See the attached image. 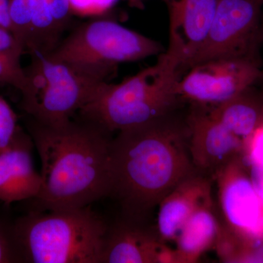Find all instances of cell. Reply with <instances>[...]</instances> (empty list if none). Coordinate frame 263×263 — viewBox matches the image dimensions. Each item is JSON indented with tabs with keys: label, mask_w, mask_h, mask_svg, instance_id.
Instances as JSON below:
<instances>
[{
	"label": "cell",
	"mask_w": 263,
	"mask_h": 263,
	"mask_svg": "<svg viewBox=\"0 0 263 263\" xmlns=\"http://www.w3.org/2000/svg\"><path fill=\"white\" fill-rule=\"evenodd\" d=\"M185 106L112 138L108 197L117 200L124 219L146 223L164 197L196 172Z\"/></svg>",
	"instance_id": "1"
},
{
	"label": "cell",
	"mask_w": 263,
	"mask_h": 263,
	"mask_svg": "<svg viewBox=\"0 0 263 263\" xmlns=\"http://www.w3.org/2000/svg\"><path fill=\"white\" fill-rule=\"evenodd\" d=\"M41 158V193L29 210H65L89 206L108 197L112 133L76 116L60 125L25 119Z\"/></svg>",
	"instance_id": "2"
},
{
	"label": "cell",
	"mask_w": 263,
	"mask_h": 263,
	"mask_svg": "<svg viewBox=\"0 0 263 263\" xmlns=\"http://www.w3.org/2000/svg\"><path fill=\"white\" fill-rule=\"evenodd\" d=\"M181 76L177 59L164 51L119 84L100 82L78 115L110 133L155 120L187 105L176 92Z\"/></svg>",
	"instance_id": "3"
},
{
	"label": "cell",
	"mask_w": 263,
	"mask_h": 263,
	"mask_svg": "<svg viewBox=\"0 0 263 263\" xmlns=\"http://www.w3.org/2000/svg\"><path fill=\"white\" fill-rule=\"evenodd\" d=\"M24 263H101L108 224L89 206L15 219Z\"/></svg>",
	"instance_id": "4"
},
{
	"label": "cell",
	"mask_w": 263,
	"mask_h": 263,
	"mask_svg": "<svg viewBox=\"0 0 263 263\" xmlns=\"http://www.w3.org/2000/svg\"><path fill=\"white\" fill-rule=\"evenodd\" d=\"M164 51L158 41L103 18L78 26L46 54L90 79L108 82L122 64L141 61Z\"/></svg>",
	"instance_id": "5"
},
{
	"label": "cell",
	"mask_w": 263,
	"mask_h": 263,
	"mask_svg": "<svg viewBox=\"0 0 263 263\" xmlns=\"http://www.w3.org/2000/svg\"><path fill=\"white\" fill-rule=\"evenodd\" d=\"M20 93L26 115L46 125H60L75 118L88 103L100 82L82 75L46 53L29 52Z\"/></svg>",
	"instance_id": "6"
},
{
	"label": "cell",
	"mask_w": 263,
	"mask_h": 263,
	"mask_svg": "<svg viewBox=\"0 0 263 263\" xmlns=\"http://www.w3.org/2000/svg\"><path fill=\"white\" fill-rule=\"evenodd\" d=\"M262 12L263 0H219L206 39L186 70L216 59L252 58L261 61Z\"/></svg>",
	"instance_id": "7"
},
{
	"label": "cell",
	"mask_w": 263,
	"mask_h": 263,
	"mask_svg": "<svg viewBox=\"0 0 263 263\" xmlns=\"http://www.w3.org/2000/svg\"><path fill=\"white\" fill-rule=\"evenodd\" d=\"M262 76L260 60L221 58L192 66L179 78L176 92L187 105L218 106L257 84Z\"/></svg>",
	"instance_id": "8"
},
{
	"label": "cell",
	"mask_w": 263,
	"mask_h": 263,
	"mask_svg": "<svg viewBox=\"0 0 263 263\" xmlns=\"http://www.w3.org/2000/svg\"><path fill=\"white\" fill-rule=\"evenodd\" d=\"M224 228L234 234L263 240V205L240 155L214 174Z\"/></svg>",
	"instance_id": "9"
},
{
	"label": "cell",
	"mask_w": 263,
	"mask_h": 263,
	"mask_svg": "<svg viewBox=\"0 0 263 263\" xmlns=\"http://www.w3.org/2000/svg\"><path fill=\"white\" fill-rule=\"evenodd\" d=\"M188 105L192 162L198 172L214 176L217 170L240 155L245 143L216 119L208 107Z\"/></svg>",
	"instance_id": "10"
},
{
	"label": "cell",
	"mask_w": 263,
	"mask_h": 263,
	"mask_svg": "<svg viewBox=\"0 0 263 263\" xmlns=\"http://www.w3.org/2000/svg\"><path fill=\"white\" fill-rule=\"evenodd\" d=\"M219 0H171L165 51L177 59L181 75L205 42Z\"/></svg>",
	"instance_id": "11"
},
{
	"label": "cell",
	"mask_w": 263,
	"mask_h": 263,
	"mask_svg": "<svg viewBox=\"0 0 263 263\" xmlns=\"http://www.w3.org/2000/svg\"><path fill=\"white\" fill-rule=\"evenodd\" d=\"M174 262V253L146 223L122 217L108 224L101 263Z\"/></svg>",
	"instance_id": "12"
},
{
	"label": "cell",
	"mask_w": 263,
	"mask_h": 263,
	"mask_svg": "<svg viewBox=\"0 0 263 263\" xmlns=\"http://www.w3.org/2000/svg\"><path fill=\"white\" fill-rule=\"evenodd\" d=\"M32 137L23 128L5 150L0 152V202L9 206L13 202L36 198L43 180L34 167Z\"/></svg>",
	"instance_id": "13"
},
{
	"label": "cell",
	"mask_w": 263,
	"mask_h": 263,
	"mask_svg": "<svg viewBox=\"0 0 263 263\" xmlns=\"http://www.w3.org/2000/svg\"><path fill=\"white\" fill-rule=\"evenodd\" d=\"M212 202V185L205 174L197 171L183 179L159 205L156 230L160 239L175 240L193 212Z\"/></svg>",
	"instance_id": "14"
},
{
	"label": "cell",
	"mask_w": 263,
	"mask_h": 263,
	"mask_svg": "<svg viewBox=\"0 0 263 263\" xmlns=\"http://www.w3.org/2000/svg\"><path fill=\"white\" fill-rule=\"evenodd\" d=\"M213 202L197 209L184 223L176 237L174 262L193 263L215 247L221 224L213 211Z\"/></svg>",
	"instance_id": "15"
},
{
	"label": "cell",
	"mask_w": 263,
	"mask_h": 263,
	"mask_svg": "<svg viewBox=\"0 0 263 263\" xmlns=\"http://www.w3.org/2000/svg\"><path fill=\"white\" fill-rule=\"evenodd\" d=\"M211 113L243 143L263 122V86H250L226 103L209 108Z\"/></svg>",
	"instance_id": "16"
},
{
	"label": "cell",
	"mask_w": 263,
	"mask_h": 263,
	"mask_svg": "<svg viewBox=\"0 0 263 263\" xmlns=\"http://www.w3.org/2000/svg\"><path fill=\"white\" fill-rule=\"evenodd\" d=\"M73 15L69 0H35L32 42L27 52L53 51L63 39Z\"/></svg>",
	"instance_id": "17"
},
{
	"label": "cell",
	"mask_w": 263,
	"mask_h": 263,
	"mask_svg": "<svg viewBox=\"0 0 263 263\" xmlns=\"http://www.w3.org/2000/svg\"><path fill=\"white\" fill-rule=\"evenodd\" d=\"M25 52L13 33L0 27V84L10 85L21 91L25 81L21 60Z\"/></svg>",
	"instance_id": "18"
},
{
	"label": "cell",
	"mask_w": 263,
	"mask_h": 263,
	"mask_svg": "<svg viewBox=\"0 0 263 263\" xmlns=\"http://www.w3.org/2000/svg\"><path fill=\"white\" fill-rule=\"evenodd\" d=\"M0 263H24L15 219L0 211Z\"/></svg>",
	"instance_id": "19"
},
{
	"label": "cell",
	"mask_w": 263,
	"mask_h": 263,
	"mask_svg": "<svg viewBox=\"0 0 263 263\" xmlns=\"http://www.w3.org/2000/svg\"><path fill=\"white\" fill-rule=\"evenodd\" d=\"M13 109L0 95V152L5 150L22 129Z\"/></svg>",
	"instance_id": "20"
},
{
	"label": "cell",
	"mask_w": 263,
	"mask_h": 263,
	"mask_svg": "<svg viewBox=\"0 0 263 263\" xmlns=\"http://www.w3.org/2000/svg\"><path fill=\"white\" fill-rule=\"evenodd\" d=\"M73 14H103L117 4L119 0H69Z\"/></svg>",
	"instance_id": "21"
},
{
	"label": "cell",
	"mask_w": 263,
	"mask_h": 263,
	"mask_svg": "<svg viewBox=\"0 0 263 263\" xmlns=\"http://www.w3.org/2000/svg\"><path fill=\"white\" fill-rule=\"evenodd\" d=\"M246 146L249 148L247 158L249 163L263 166V122L249 137Z\"/></svg>",
	"instance_id": "22"
},
{
	"label": "cell",
	"mask_w": 263,
	"mask_h": 263,
	"mask_svg": "<svg viewBox=\"0 0 263 263\" xmlns=\"http://www.w3.org/2000/svg\"><path fill=\"white\" fill-rule=\"evenodd\" d=\"M250 164V176L252 182L255 186L263 205V166L257 164Z\"/></svg>",
	"instance_id": "23"
},
{
	"label": "cell",
	"mask_w": 263,
	"mask_h": 263,
	"mask_svg": "<svg viewBox=\"0 0 263 263\" xmlns=\"http://www.w3.org/2000/svg\"><path fill=\"white\" fill-rule=\"evenodd\" d=\"M10 0H0V27L10 30Z\"/></svg>",
	"instance_id": "24"
},
{
	"label": "cell",
	"mask_w": 263,
	"mask_h": 263,
	"mask_svg": "<svg viewBox=\"0 0 263 263\" xmlns=\"http://www.w3.org/2000/svg\"><path fill=\"white\" fill-rule=\"evenodd\" d=\"M259 54H260L261 63H262V76L259 81L263 83V12L262 22H261L260 37H259Z\"/></svg>",
	"instance_id": "25"
},
{
	"label": "cell",
	"mask_w": 263,
	"mask_h": 263,
	"mask_svg": "<svg viewBox=\"0 0 263 263\" xmlns=\"http://www.w3.org/2000/svg\"><path fill=\"white\" fill-rule=\"evenodd\" d=\"M127 2L128 5L133 8H138V9H142L144 7L143 5V2L145 0H126ZM161 1L164 2L165 4H167L171 0H161Z\"/></svg>",
	"instance_id": "26"
}]
</instances>
